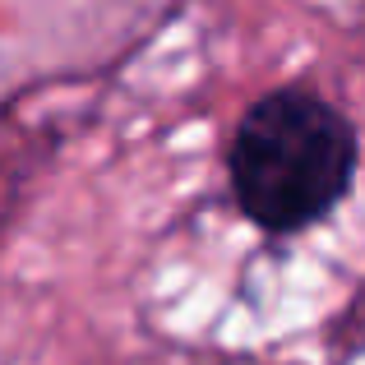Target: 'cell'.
<instances>
[{
    "label": "cell",
    "mask_w": 365,
    "mask_h": 365,
    "mask_svg": "<svg viewBox=\"0 0 365 365\" xmlns=\"http://www.w3.org/2000/svg\"><path fill=\"white\" fill-rule=\"evenodd\" d=\"M356 125L324 93L282 83L236 120L227 148L232 199L264 236H296L333 213L356 180Z\"/></svg>",
    "instance_id": "cell-1"
}]
</instances>
